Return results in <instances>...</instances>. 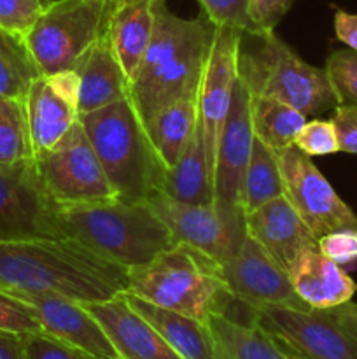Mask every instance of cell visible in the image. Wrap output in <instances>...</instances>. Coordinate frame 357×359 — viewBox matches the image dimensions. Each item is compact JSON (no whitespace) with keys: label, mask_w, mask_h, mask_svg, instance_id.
<instances>
[{"label":"cell","mask_w":357,"mask_h":359,"mask_svg":"<svg viewBox=\"0 0 357 359\" xmlns=\"http://www.w3.org/2000/svg\"><path fill=\"white\" fill-rule=\"evenodd\" d=\"M0 290L98 304L128 290V270L72 237L0 241Z\"/></svg>","instance_id":"cell-1"},{"label":"cell","mask_w":357,"mask_h":359,"mask_svg":"<svg viewBox=\"0 0 357 359\" xmlns=\"http://www.w3.org/2000/svg\"><path fill=\"white\" fill-rule=\"evenodd\" d=\"M216 28L203 13L188 20L154 0L150 42L128 81V98L144 126L168 104L198 93Z\"/></svg>","instance_id":"cell-2"},{"label":"cell","mask_w":357,"mask_h":359,"mask_svg":"<svg viewBox=\"0 0 357 359\" xmlns=\"http://www.w3.org/2000/svg\"><path fill=\"white\" fill-rule=\"evenodd\" d=\"M128 293L167 311L205 321L234 302L220 266L198 249L177 242L146 265L128 269Z\"/></svg>","instance_id":"cell-3"},{"label":"cell","mask_w":357,"mask_h":359,"mask_svg":"<svg viewBox=\"0 0 357 359\" xmlns=\"http://www.w3.org/2000/svg\"><path fill=\"white\" fill-rule=\"evenodd\" d=\"M62 224L66 237L76 238L126 270L146 265L177 244L147 202L112 200L62 205Z\"/></svg>","instance_id":"cell-4"},{"label":"cell","mask_w":357,"mask_h":359,"mask_svg":"<svg viewBox=\"0 0 357 359\" xmlns=\"http://www.w3.org/2000/svg\"><path fill=\"white\" fill-rule=\"evenodd\" d=\"M79 121L121 202H147L167 168L130 98L79 114Z\"/></svg>","instance_id":"cell-5"},{"label":"cell","mask_w":357,"mask_h":359,"mask_svg":"<svg viewBox=\"0 0 357 359\" xmlns=\"http://www.w3.org/2000/svg\"><path fill=\"white\" fill-rule=\"evenodd\" d=\"M258 46L245 51L240 44L238 76L251 95L275 98L304 116H318L338 107L326 69L301 60L275 30L254 35Z\"/></svg>","instance_id":"cell-6"},{"label":"cell","mask_w":357,"mask_h":359,"mask_svg":"<svg viewBox=\"0 0 357 359\" xmlns=\"http://www.w3.org/2000/svg\"><path fill=\"white\" fill-rule=\"evenodd\" d=\"M252 321L290 356L357 359V304L352 300L329 309H252Z\"/></svg>","instance_id":"cell-7"},{"label":"cell","mask_w":357,"mask_h":359,"mask_svg":"<svg viewBox=\"0 0 357 359\" xmlns=\"http://www.w3.org/2000/svg\"><path fill=\"white\" fill-rule=\"evenodd\" d=\"M118 0H62L46 7L24 35L44 77L74 70L84 53L104 37Z\"/></svg>","instance_id":"cell-8"},{"label":"cell","mask_w":357,"mask_h":359,"mask_svg":"<svg viewBox=\"0 0 357 359\" xmlns=\"http://www.w3.org/2000/svg\"><path fill=\"white\" fill-rule=\"evenodd\" d=\"M147 203L167 224L175 242L198 249L217 265L233 258L248 235L241 205L216 200L210 203L178 202L161 189L150 193Z\"/></svg>","instance_id":"cell-9"},{"label":"cell","mask_w":357,"mask_h":359,"mask_svg":"<svg viewBox=\"0 0 357 359\" xmlns=\"http://www.w3.org/2000/svg\"><path fill=\"white\" fill-rule=\"evenodd\" d=\"M34 160L46 189L59 205L119 200L79 119L51 151Z\"/></svg>","instance_id":"cell-10"},{"label":"cell","mask_w":357,"mask_h":359,"mask_svg":"<svg viewBox=\"0 0 357 359\" xmlns=\"http://www.w3.org/2000/svg\"><path fill=\"white\" fill-rule=\"evenodd\" d=\"M66 237L62 205L46 189L35 160L0 165V241Z\"/></svg>","instance_id":"cell-11"},{"label":"cell","mask_w":357,"mask_h":359,"mask_svg":"<svg viewBox=\"0 0 357 359\" xmlns=\"http://www.w3.org/2000/svg\"><path fill=\"white\" fill-rule=\"evenodd\" d=\"M284 196L296 209L317 241L331 231L357 230V216L332 189L310 156L289 146L276 153Z\"/></svg>","instance_id":"cell-12"},{"label":"cell","mask_w":357,"mask_h":359,"mask_svg":"<svg viewBox=\"0 0 357 359\" xmlns=\"http://www.w3.org/2000/svg\"><path fill=\"white\" fill-rule=\"evenodd\" d=\"M219 266L231 297L247 307H308L294 291L287 270L251 235H247L240 251Z\"/></svg>","instance_id":"cell-13"},{"label":"cell","mask_w":357,"mask_h":359,"mask_svg":"<svg viewBox=\"0 0 357 359\" xmlns=\"http://www.w3.org/2000/svg\"><path fill=\"white\" fill-rule=\"evenodd\" d=\"M244 34L234 28H216L198 93V125L203 133L206 158L214 174L217 144L230 111L238 77V55Z\"/></svg>","instance_id":"cell-14"},{"label":"cell","mask_w":357,"mask_h":359,"mask_svg":"<svg viewBox=\"0 0 357 359\" xmlns=\"http://www.w3.org/2000/svg\"><path fill=\"white\" fill-rule=\"evenodd\" d=\"M254 128L251 116V91L240 76L237 77L230 111L217 144L214 165V200L227 205H241V182L248 165Z\"/></svg>","instance_id":"cell-15"},{"label":"cell","mask_w":357,"mask_h":359,"mask_svg":"<svg viewBox=\"0 0 357 359\" xmlns=\"http://www.w3.org/2000/svg\"><path fill=\"white\" fill-rule=\"evenodd\" d=\"M30 305L42 332L98 359H119L100 323L83 304L51 293H9Z\"/></svg>","instance_id":"cell-16"},{"label":"cell","mask_w":357,"mask_h":359,"mask_svg":"<svg viewBox=\"0 0 357 359\" xmlns=\"http://www.w3.org/2000/svg\"><path fill=\"white\" fill-rule=\"evenodd\" d=\"M83 305L100 323L119 359H182L122 293L107 302Z\"/></svg>","instance_id":"cell-17"},{"label":"cell","mask_w":357,"mask_h":359,"mask_svg":"<svg viewBox=\"0 0 357 359\" xmlns=\"http://www.w3.org/2000/svg\"><path fill=\"white\" fill-rule=\"evenodd\" d=\"M245 221L247 233L259 242L284 270H289L304 249L318 248L317 237L284 195L245 214Z\"/></svg>","instance_id":"cell-18"},{"label":"cell","mask_w":357,"mask_h":359,"mask_svg":"<svg viewBox=\"0 0 357 359\" xmlns=\"http://www.w3.org/2000/svg\"><path fill=\"white\" fill-rule=\"evenodd\" d=\"M298 297L310 309H329L352 300L357 284L349 273L326 258L318 248L304 249L287 270Z\"/></svg>","instance_id":"cell-19"},{"label":"cell","mask_w":357,"mask_h":359,"mask_svg":"<svg viewBox=\"0 0 357 359\" xmlns=\"http://www.w3.org/2000/svg\"><path fill=\"white\" fill-rule=\"evenodd\" d=\"M79 114L93 112L128 97V77L112 49L108 34L98 39L76 65Z\"/></svg>","instance_id":"cell-20"},{"label":"cell","mask_w":357,"mask_h":359,"mask_svg":"<svg viewBox=\"0 0 357 359\" xmlns=\"http://www.w3.org/2000/svg\"><path fill=\"white\" fill-rule=\"evenodd\" d=\"M128 304L142 314L182 359H224L212 330L205 321L156 307L135 294L122 291Z\"/></svg>","instance_id":"cell-21"},{"label":"cell","mask_w":357,"mask_h":359,"mask_svg":"<svg viewBox=\"0 0 357 359\" xmlns=\"http://www.w3.org/2000/svg\"><path fill=\"white\" fill-rule=\"evenodd\" d=\"M24 105L34 158L51 151L79 119L76 105L63 100L44 76L31 83Z\"/></svg>","instance_id":"cell-22"},{"label":"cell","mask_w":357,"mask_h":359,"mask_svg":"<svg viewBox=\"0 0 357 359\" xmlns=\"http://www.w3.org/2000/svg\"><path fill=\"white\" fill-rule=\"evenodd\" d=\"M153 25L154 0H118L107 34L128 81L146 55Z\"/></svg>","instance_id":"cell-23"},{"label":"cell","mask_w":357,"mask_h":359,"mask_svg":"<svg viewBox=\"0 0 357 359\" xmlns=\"http://www.w3.org/2000/svg\"><path fill=\"white\" fill-rule=\"evenodd\" d=\"M160 189L178 202H214V174L198 123L177 165L170 170H164Z\"/></svg>","instance_id":"cell-24"},{"label":"cell","mask_w":357,"mask_h":359,"mask_svg":"<svg viewBox=\"0 0 357 359\" xmlns=\"http://www.w3.org/2000/svg\"><path fill=\"white\" fill-rule=\"evenodd\" d=\"M198 93L172 102L147 123V135L167 170L177 165L195 132L198 123Z\"/></svg>","instance_id":"cell-25"},{"label":"cell","mask_w":357,"mask_h":359,"mask_svg":"<svg viewBox=\"0 0 357 359\" xmlns=\"http://www.w3.org/2000/svg\"><path fill=\"white\" fill-rule=\"evenodd\" d=\"M206 325L212 330L224 359H290L258 323L212 314Z\"/></svg>","instance_id":"cell-26"},{"label":"cell","mask_w":357,"mask_h":359,"mask_svg":"<svg viewBox=\"0 0 357 359\" xmlns=\"http://www.w3.org/2000/svg\"><path fill=\"white\" fill-rule=\"evenodd\" d=\"M251 116L255 139L275 153L294 146L298 133L307 123V116L293 105L261 95H251Z\"/></svg>","instance_id":"cell-27"},{"label":"cell","mask_w":357,"mask_h":359,"mask_svg":"<svg viewBox=\"0 0 357 359\" xmlns=\"http://www.w3.org/2000/svg\"><path fill=\"white\" fill-rule=\"evenodd\" d=\"M284 195V181L279 158L273 149L254 139L248 165L241 182L240 203L245 214Z\"/></svg>","instance_id":"cell-28"},{"label":"cell","mask_w":357,"mask_h":359,"mask_svg":"<svg viewBox=\"0 0 357 359\" xmlns=\"http://www.w3.org/2000/svg\"><path fill=\"white\" fill-rule=\"evenodd\" d=\"M41 69L23 35L0 27V97L24 100Z\"/></svg>","instance_id":"cell-29"},{"label":"cell","mask_w":357,"mask_h":359,"mask_svg":"<svg viewBox=\"0 0 357 359\" xmlns=\"http://www.w3.org/2000/svg\"><path fill=\"white\" fill-rule=\"evenodd\" d=\"M30 126L24 100L0 97V165L31 160Z\"/></svg>","instance_id":"cell-30"},{"label":"cell","mask_w":357,"mask_h":359,"mask_svg":"<svg viewBox=\"0 0 357 359\" xmlns=\"http://www.w3.org/2000/svg\"><path fill=\"white\" fill-rule=\"evenodd\" d=\"M331 86L340 105H357V51L343 49L328 56L326 62Z\"/></svg>","instance_id":"cell-31"},{"label":"cell","mask_w":357,"mask_h":359,"mask_svg":"<svg viewBox=\"0 0 357 359\" xmlns=\"http://www.w3.org/2000/svg\"><path fill=\"white\" fill-rule=\"evenodd\" d=\"M196 2L202 6V13L217 28L227 27L241 34H258L251 20V0H196Z\"/></svg>","instance_id":"cell-32"},{"label":"cell","mask_w":357,"mask_h":359,"mask_svg":"<svg viewBox=\"0 0 357 359\" xmlns=\"http://www.w3.org/2000/svg\"><path fill=\"white\" fill-rule=\"evenodd\" d=\"M294 146L307 156H326L340 153L338 133L331 119H312L298 133Z\"/></svg>","instance_id":"cell-33"},{"label":"cell","mask_w":357,"mask_h":359,"mask_svg":"<svg viewBox=\"0 0 357 359\" xmlns=\"http://www.w3.org/2000/svg\"><path fill=\"white\" fill-rule=\"evenodd\" d=\"M0 332L30 335L42 332V326L30 305L0 290Z\"/></svg>","instance_id":"cell-34"},{"label":"cell","mask_w":357,"mask_h":359,"mask_svg":"<svg viewBox=\"0 0 357 359\" xmlns=\"http://www.w3.org/2000/svg\"><path fill=\"white\" fill-rule=\"evenodd\" d=\"M24 359H98L44 332L24 335Z\"/></svg>","instance_id":"cell-35"},{"label":"cell","mask_w":357,"mask_h":359,"mask_svg":"<svg viewBox=\"0 0 357 359\" xmlns=\"http://www.w3.org/2000/svg\"><path fill=\"white\" fill-rule=\"evenodd\" d=\"M42 11L41 0H0V27L24 37Z\"/></svg>","instance_id":"cell-36"},{"label":"cell","mask_w":357,"mask_h":359,"mask_svg":"<svg viewBox=\"0 0 357 359\" xmlns=\"http://www.w3.org/2000/svg\"><path fill=\"white\" fill-rule=\"evenodd\" d=\"M318 251L340 266L357 262V230H338L318 238Z\"/></svg>","instance_id":"cell-37"},{"label":"cell","mask_w":357,"mask_h":359,"mask_svg":"<svg viewBox=\"0 0 357 359\" xmlns=\"http://www.w3.org/2000/svg\"><path fill=\"white\" fill-rule=\"evenodd\" d=\"M293 4L294 0H251V20L258 34L275 30Z\"/></svg>","instance_id":"cell-38"},{"label":"cell","mask_w":357,"mask_h":359,"mask_svg":"<svg viewBox=\"0 0 357 359\" xmlns=\"http://www.w3.org/2000/svg\"><path fill=\"white\" fill-rule=\"evenodd\" d=\"M331 121L338 133L340 151L357 154V105H338Z\"/></svg>","instance_id":"cell-39"},{"label":"cell","mask_w":357,"mask_h":359,"mask_svg":"<svg viewBox=\"0 0 357 359\" xmlns=\"http://www.w3.org/2000/svg\"><path fill=\"white\" fill-rule=\"evenodd\" d=\"M46 79L49 81L52 90H55L63 100H66L69 104L77 107V100H79V77H77L76 70H65V72L52 74V76H48Z\"/></svg>","instance_id":"cell-40"},{"label":"cell","mask_w":357,"mask_h":359,"mask_svg":"<svg viewBox=\"0 0 357 359\" xmlns=\"http://www.w3.org/2000/svg\"><path fill=\"white\" fill-rule=\"evenodd\" d=\"M335 34L340 42L357 51V14L338 9L335 13Z\"/></svg>","instance_id":"cell-41"},{"label":"cell","mask_w":357,"mask_h":359,"mask_svg":"<svg viewBox=\"0 0 357 359\" xmlns=\"http://www.w3.org/2000/svg\"><path fill=\"white\" fill-rule=\"evenodd\" d=\"M0 359H24V335L0 332Z\"/></svg>","instance_id":"cell-42"},{"label":"cell","mask_w":357,"mask_h":359,"mask_svg":"<svg viewBox=\"0 0 357 359\" xmlns=\"http://www.w3.org/2000/svg\"><path fill=\"white\" fill-rule=\"evenodd\" d=\"M56 2H62V0H41L42 9H46V7H51L52 4H56Z\"/></svg>","instance_id":"cell-43"},{"label":"cell","mask_w":357,"mask_h":359,"mask_svg":"<svg viewBox=\"0 0 357 359\" xmlns=\"http://www.w3.org/2000/svg\"><path fill=\"white\" fill-rule=\"evenodd\" d=\"M289 356H290V354H289ZM290 359H301V358H296V356H290Z\"/></svg>","instance_id":"cell-44"}]
</instances>
